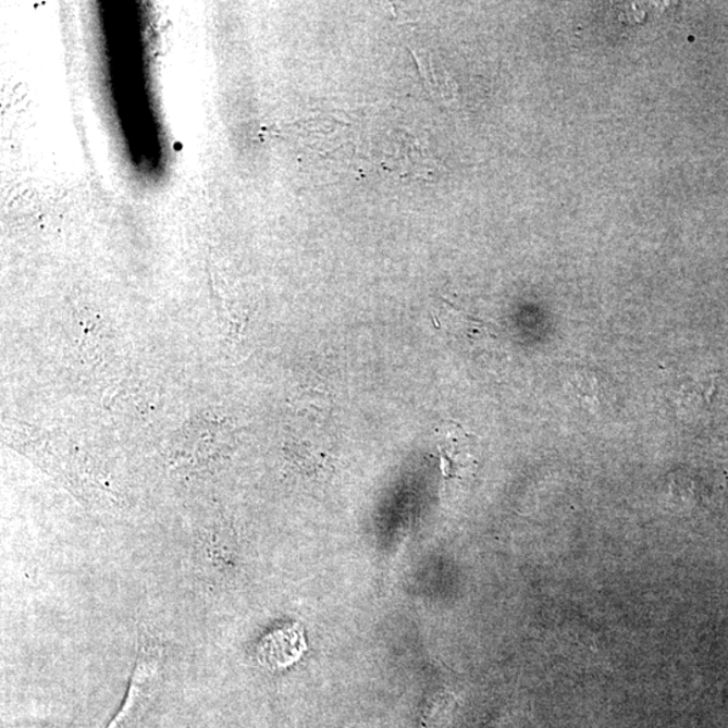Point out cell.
<instances>
[{"instance_id":"7a4b0ae2","label":"cell","mask_w":728,"mask_h":728,"mask_svg":"<svg viewBox=\"0 0 728 728\" xmlns=\"http://www.w3.org/2000/svg\"><path fill=\"white\" fill-rule=\"evenodd\" d=\"M158 669H160V657H158V654L148 652L139 658L123 707L107 728H123L128 724V720L135 714L134 710L137 711L139 705L144 703V700L148 699L151 688L157 680Z\"/></svg>"},{"instance_id":"6da1fadb","label":"cell","mask_w":728,"mask_h":728,"mask_svg":"<svg viewBox=\"0 0 728 728\" xmlns=\"http://www.w3.org/2000/svg\"><path fill=\"white\" fill-rule=\"evenodd\" d=\"M307 651L300 625L292 624L275 629L258 646L259 663L268 669H285L301 658Z\"/></svg>"},{"instance_id":"3957f363","label":"cell","mask_w":728,"mask_h":728,"mask_svg":"<svg viewBox=\"0 0 728 728\" xmlns=\"http://www.w3.org/2000/svg\"><path fill=\"white\" fill-rule=\"evenodd\" d=\"M437 442L445 472H454L455 468H470L476 462L471 453V434L455 422H445L440 429Z\"/></svg>"}]
</instances>
